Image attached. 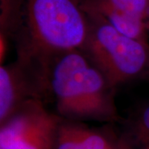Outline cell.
<instances>
[{"instance_id":"277c9868","label":"cell","mask_w":149,"mask_h":149,"mask_svg":"<svg viewBox=\"0 0 149 149\" xmlns=\"http://www.w3.org/2000/svg\"><path fill=\"white\" fill-rule=\"evenodd\" d=\"M61 121L44 101L29 100L0 123V149H54Z\"/></svg>"},{"instance_id":"ba28073f","label":"cell","mask_w":149,"mask_h":149,"mask_svg":"<svg viewBox=\"0 0 149 149\" xmlns=\"http://www.w3.org/2000/svg\"><path fill=\"white\" fill-rule=\"evenodd\" d=\"M123 138L133 149H149V104L136 113L128 124Z\"/></svg>"},{"instance_id":"3957f363","label":"cell","mask_w":149,"mask_h":149,"mask_svg":"<svg viewBox=\"0 0 149 149\" xmlns=\"http://www.w3.org/2000/svg\"><path fill=\"white\" fill-rule=\"evenodd\" d=\"M80 51L115 90L149 74V45L129 37L97 16Z\"/></svg>"},{"instance_id":"30bf717a","label":"cell","mask_w":149,"mask_h":149,"mask_svg":"<svg viewBox=\"0 0 149 149\" xmlns=\"http://www.w3.org/2000/svg\"><path fill=\"white\" fill-rule=\"evenodd\" d=\"M119 144H120L121 149H133V148L128 144V142L123 139V137L119 139Z\"/></svg>"},{"instance_id":"6da1fadb","label":"cell","mask_w":149,"mask_h":149,"mask_svg":"<svg viewBox=\"0 0 149 149\" xmlns=\"http://www.w3.org/2000/svg\"><path fill=\"white\" fill-rule=\"evenodd\" d=\"M84 0H20L12 34L17 60L49 81L56 59L80 50L89 30Z\"/></svg>"},{"instance_id":"5b68a950","label":"cell","mask_w":149,"mask_h":149,"mask_svg":"<svg viewBox=\"0 0 149 149\" xmlns=\"http://www.w3.org/2000/svg\"><path fill=\"white\" fill-rule=\"evenodd\" d=\"M49 99V81L35 68L17 59L0 65V123L27 101Z\"/></svg>"},{"instance_id":"52a82bcc","label":"cell","mask_w":149,"mask_h":149,"mask_svg":"<svg viewBox=\"0 0 149 149\" xmlns=\"http://www.w3.org/2000/svg\"><path fill=\"white\" fill-rule=\"evenodd\" d=\"M88 130L89 128L83 123L62 118L54 149H85Z\"/></svg>"},{"instance_id":"9c48e42d","label":"cell","mask_w":149,"mask_h":149,"mask_svg":"<svg viewBox=\"0 0 149 149\" xmlns=\"http://www.w3.org/2000/svg\"><path fill=\"white\" fill-rule=\"evenodd\" d=\"M85 149H121L119 139H112L107 133L89 128Z\"/></svg>"},{"instance_id":"8992f818","label":"cell","mask_w":149,"mask_h":149,"mask_svg":"<svg viewBox=\"0 0 149 149\" xmlns=\"http://www.w3.org/2000/svg\"><path fill=\"white\" fill-rule=\"evenodd\" d=\"M83 8L123 34L148 44L149 0H84Z\"/></svg>"},{"instance_id":"7a4b0ae2","label":"cell","mask_w":149,"mask_h":149,"mask_svg":"<svg viewBox=\"0 0 149 149\" xmlns=\"http://www.w3.org/2000/svg\"><path fill=\"white\" fill-rule=\"evenodd\" d=\"M49 86L56 113L74 122H118L116 90L80 50L61 55L50 70Z\"/></svg>"}]
</instances>
